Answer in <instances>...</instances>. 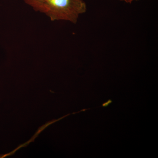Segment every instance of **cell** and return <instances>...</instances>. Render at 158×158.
<instances>
[{
    "instance_id": "6da1fadb",
    "label": "cell",
    "mask_w": 158,
    "mask_h": 158,
    "mask_svg": "<svg viewBox=\"0 0 158 158\" xmlns=\"http://www.w3.org/2000/svg\"><path fill=\"white\" fill-rule=\"evenodd\" d=\"M28 5L34 11L45 15L52 21H65L73 24L87 10L84 0H37Z\"/></svg>"
},
{
    "instance_id": "7a4b0ae2",
    "label": "cell",
    "mask_w": 158,
    "mask_h": 158,
    "mask_svg": "<svg viewBox=\"0 0 158 158\" xmlns=\"http://www.w3.org/2000/svg\"><path fill=\"white\" fill-rule=\"evenodd\" d=\"M113 102L112 100H109L108 101L104 103L102 105V107H107L108 106Z\"/></svg>"
},
{
    "instance_id": "3957f363",
    "label": "cell",
    "mask_w": 158,
    "mask_h": 158,
    "mask_svg": "<svg viewBox=\"0 0 158 158\" xmlns=\"http://www.w3.org/2000/svg\"><path fill=\"white\" fill-rule=\"evenodd\" d=\"M119 1H122V2H123L131 4V3L133 2H135V1H139V0H119Z\"/></svg>"
},
{
    "instance_id": "277c9868",
    "label": "cell",
    "mask_w": 158,
    "mask_h": 158,
    "mask_svg": "<svg viewBox=\"0 0 158 158\" xmlns=\"http://www.w3.org/2000/svg\"><path fill=\"white\" fill-rule=\"evenodd\" d=\"M37 1V0H23L24 2L27 5H28L29 3L32 2H34V1Z\"/></svg>"
}]
</instances>
